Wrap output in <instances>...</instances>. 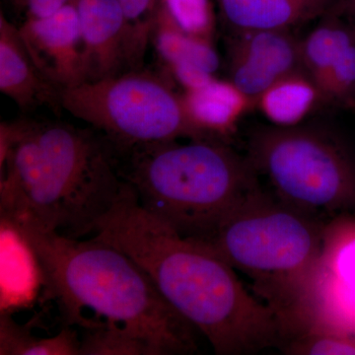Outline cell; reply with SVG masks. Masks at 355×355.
<instances>
[{
    "label": "cell",
    "instance_id": "27",
    "mask_svg": "<svg viewBox=\"0 0 355 355\" xmlns=\"http://www.w3.org/2000/svg\"><path fill=\"white\" fill-rule=\"evenodd\" d=\"M328 8L331 15L345 21L355 30V0H333Z\"/></svg>",
    "mask_w": 355,
    "mask_h": 355
},
{
    "label": "cell",
    "instance_id": "24",
    "mask_svg": "<svg viewBox=\"0 0 355 355\" xmlns=\"http://www.w3.org/2000/svg\"><path fill=\"white\" fill-rule=\"evenodd\" d=\"M125 21L132 62L141 60L146 50L147 40L153 35L156 12L155 0H119Z\"/></svg>",
    "mask_w": 355,
    "mask_h": 355
},
{
    "label": "cell",
    "instance_id": "11",
    "mask_svg": "<svg viewBox=\"0 0 355 355\" xmlns=\"http://www.w3.org/2000/svg\"><path fill=\"white\" fill-rule=\"evenodd\" d=\"M86 81L120 74L132 62L127 21L119 0H77Z\"/></svg>",
    "mask_w": 355,
    "mask_h": 355
},
{
    "label": "cell",
    "instance_id": "25",
    "mask_svg": "<svg viewBox=\"0 0 355 355\" xmlns=\"http://www.w3.org/2000/svg\"><path fill=\"white\" fill-rule=\"evenodd\" d=\"M173 74L186 90L203 87L214 80V76L196 65L179 62L170 65Z\"/></svg>",
    "mask_w": 355,
    "mask_h": 355
},
{
    "label": "cell",
    "instance_id": "5",
    "mask_svg": "<svg viewBox=\"0 0 355 355\" xmlns=\"http://www.w3.org/2000/svg\"><path fill=\"white\" fill-rule=\"evenodd\" d=\"M324 227L321 219L259 186L202 244L251 279L257 297L277 313L284 340L319 258Z\"/></svg>",
    "mask_w": 355,
    "mask_h": 355
},
{
    "label": "cell",
    "instance_id": "3",
    "mask_svg": "<svg viewBox=\"0 0 355 355\" xmlns=\"http://www.w3.org/2000/svg\"><path fill=\"white\" fill-rule=\"evenodd\" d=\"M16 225L38 254L44 295L57 302L64 327L120 329L146 343L151 355L197 352L195 327L128 254L94 237Z\"/></svg>",
    "mask_w": 355,
    "mask_h": 355
},
{
    "label": "cell",
    "instance_id": "10",
    "mask_svg": "<svg viewBox=\"0 0 355 355\" xmlns=\"http://www.w3.org/2000/svg\"><path fill=\"white\" fill-rule=\"evenodd\" d=\"M243 33L233 51L231 83L253 101L279 79L301 69V44L287 30Z\"/></svg>",
    "mask_w": 355,
    "mask_h": 355
},
{
    "label": "cell",
    "instance_id": "28",
    "mask_svg": "<svg viewBox=\"0 0 355 355\" xmlns=\"http://www.w3.org/2000/svg\"><path fill=\"white\" fill-rule=\"evenodd\" d=\"M333 0H313L315 9H316L317 14L321 13L322 11L326 10Z\"/></svg>",
    "mask_w": 355,
    "mask_h": 355
},
{
    "label": "cell",
    "instance_id": "13",
    "mask_svg": "<svg viewBox=\"0 0 355 355\" xmlns=\"http://www.w3.org/2000/svg\"><path fill=\"white\" fill-rule=\"evenodd\" d=\"M0 90L20 108L31 109L41 105L60 106V91L51 85L37 69L19 28L11 24L1 14L0 18Z\"/></svg>",
    "mask_w": 355,
    "mask_h": 355
},
{
    "label": "cell",
    "instance_id": "2",
    "mask_svg": "<svg viewBox=\"0 0 355 355\" xmlns=\"http://www.w3.org/2000/svg\"><path fill=\"white\" fill-rule=\"evenodd\" d=\"M0 217L81 239L113 207L125 181L113 146L65 123H1Z\"/></svg>",
    "mask_w": 355,
    "mask_h": 355
},
{
    "label": "cell",
    "instance_id": "8",
    "mask_svg": "<svg viewBox=\"0 0 355 355\" xmlns=\"http://www.w3.org/2000/svg\"><path fill=\"white\" fill-rule=\"evenodd\" d=\"M308 331L355 336L354 216H338L324 224L321 252L289 324L286 342Z\"/></svg>",
    "mask_w": 355,
    "mask_h": 355
},
{
    "label": "cell",
    "instance_id": "6",
    "mask_svg": "<svg viewBox=\"0 0 355 355\" xmlns=\"http://www.w3.org/2000/svg\"><path fill=\"white\" fill-rule=\"evenodd\" d=\"M60 105L101 133L114 148L209 139L191 121L183 98L148 72L86 81L60 93Z\"/></svg>",
    "mask_w": 355,
    "mask_h": 355
},
{
    "label": "cell",
    "instance_id": "19",
    "mask_svg": "<svg viewBox=\"0 0 355 355\" xmlns=\"http://www.w3.org/2000/svg\"><path fill=\"white\" fill-rule=\"evenodd\" d=\"M0 354L79 355L80 338L72 327H64L57 336L41 338L18 324L12 315H0Z\"/></svg>",
    "mask_w": 355,
    "mask_h": 355
},
{
    "label": "cell",
    "instance_id": "21",
    "mask_svg": "<svg viewBox=\"0 0 355 355\" xmlns=\"http://www.w3.org/2000/svg\"><path fill=\"white\" fill-rule=\"evenodd\" d=\"M324 99L343 106L355 104V42L318 84Z\"/></svg>",
    "mask_w": 355,
    "mask_h": 355
},
{
    "label": "cell",
    "instance_id": "14",
    "mask_svg": "<svg viewBox=\"0 0 355 355\" xmlns=\"http://www.w3.org/2000/svg\"><path fill=\"white\" fill-rule=\"evenodd\" d=\"M182 98L191 121L209 139L232 132L252 102L232 83L216 79L203 87L187 90Z\"/></svg>",
    "mask_w": 355,
    "mask_h": 355
},
{
    "label": "cell",
    "instance_id": "26",
    "mask_svg": "<svg viewBox=\"0 0 355 355\" xmlns=\"http://www.w3.org/2000/svg\"><path fill=\"white\" fill-rule=\"evenodd\" d=\"M27 9L29 18L48 17L57 12L62 7L69 4L71 0H21Z\"/></svg>",
    "mask_w": 355,
    "mask_h": 355
},
{
    "label": "cell",
    "instance_id": "15",
    "mask_svg": "<svg viewBox=\"0 0 355 355\" xmlns=\"http://www.w3.org/2000/svg\"><path fill=\"white\" fill-rule=\"evenodd\" d=\"M221 9L242 32L287 30L317 15L313 0H221Z\"/></svg>",
    "mask_w": 355,
    "mask_h": 355
},
{
    "label": "cell",
    "instance_id": "4",
    "mask_svg": "<svg viewBox=\"0 0 355 355\" xmlns=\"http://www.w3.org/2000/svg\"><path fill=\"white\" fill-rule=\"evenodd\" d=\"M121 179L149 214L187 239L207 243L256 190V172L214 139L116 149Z\"/></svg>",
    "mask_w": 355,
    "mask_h": 355
},
{
    "label": "cell",
    "instance_id": "17",
    "mask_svg": "<svg viewBox=\"0 0 355 355\" xmlns=\"http://www.w3.org/2000/svg\"><path fill=\"white\" fill-rule=\"evenodd\" d=\"M153 35L160 57L168 65L184 62L214 74L219 67V58L209 40L197 38L182 31L165 8L156 13Z\"/></svg>",
    "mask_w": 355,
    "mask_h": 355
},
{
    "label": "cell",
    "instance_id": "7",
    "mask_svg": "<svg viewBox=\"0 0 355 355\" xmlns=\"http://www.w3.org/2000/svg\"><path fill=\"white\" fill-rule=\"evenodd\" d=\"M252 167L266 178L273 196L316 218L355 205V171L336 140L318 130L279 128L259 133Z\"/></svg>",
    "mask_w": 355,
    "mask_h": 355
},
{
    "label": "cell",
    "instance_id": "18",
    "mask_svg": "<svg viewBox=\"0 0 355 355\" xmlns=\"http://www.w3.org/2000/svg\"><path fill=\"white\" fill-rule=\"evenodd\" d=\"M355 42V30L345 21L330 17L301 44V58L305 71L319 84L350 44Z\"/></svg>",
    "mask_w": 355,
    "mask_h": 355
},
{
    "label": "cell",
    "instance_id": "23",
    "mask_svg": "<svg viewBox=\"0 0 355 355\" xmlns=\"http://www.w3.org/2000/svg\"><path fill=\"white\" fill-rule=\"evenodd\" d=\"M295 355H355V336L328 331H308L284 343Z\"/></svg>",
    "mask_w": 355,
    "mask_h": 355
},
{
    "label": "cell",
    "instance_id": "22",
    "mask_svg": "<svg viewBox=\"0 0 355 355\" xmlns=\"http://www.w3.org/2000/svg\"><path fill=\"white\" fill-rule=\"evenodd\" d=\"M166 11L175 24L191 36L209 40L214 12L209 0H164Z\"/></svg>",
    "mask_w": 355,
    "mask_h": 355
},
{
    "label": "cell",
    "instance_id": "9",
    "mask_svg": "<svg viewBox=\"0 0 355 355\" xmlns=\"http://www.w3.org/2000/svg\"><path fill=\"white\" fill-rule=\"evenodd\" d=\"M19 32L37 69L60 93L85 83L84 44L76 4H67L48 17L28 18Z\"/></svg>",
    "mask_w": 355,
    "mask_h": 355
},
{
    "label": "cell",
    "instance_id": "12",
    "mask_svg": "<svg viewBox=\"0 0 355 355\" xmlns=\"http://www.w3.org/2000/svg\"><path fill=\"white\" fill-rule=\"evenodd\" d=\"M44 288L36 251L23 231L0 217V315H12L34 304Z\"/></svg>",
    "mask_w": 355,
    "mask_h": 355
},
{
    "label": "cell",
    "instance_id": "20",
    "mask_svg": "<svg viewBox=\"0 0 355 355\" xmlns=\"http://www.w3.org/2000/svg\"><path fill=\"white\" fill-rule=\"evenodd\" d=\"M80 355H151L146 343L120 329L84 331Z\"/></svg>",
    "mask_w": 355,
    "mask_h": 355
},
{
    "label": "cell",
    "instance_id": "1",
    "mask_svg": "<svg viewBox=\"0 0 355 355\" xmlns=\"http://www.w3.org/2000/svg\"><path fill=\"white\" fill-rule=\"evenodd\" d=\"M89 237L132 259L216 354H257L284 343L277 313L250 293L234 268L207 245L182 237L147 212L127 183Z\"/></svg>",
    "mask_w": 355,
    "mask_h": 355
},
{
    "label": "cell",
    "instance_id": "16",
    "mask_svg": "<svg viewBox=\"0 0 355 355\" xmlns=\"http://www.w3.org/2000/svg\"><path fill=\"white\" fill-rule=\"evenodd\" d=\"M321 91L302 69L282 77L257 99L268 121L279 128L299 125L316 106Z\"/></svg>",
    "mask_w": 355,
    "mask_h": 355
}]
</instances>
